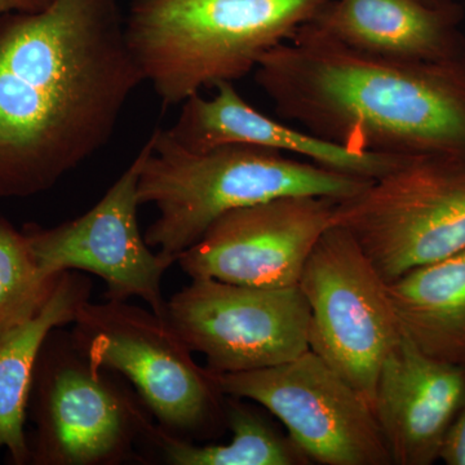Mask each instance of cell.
Returning a JSON list of instances; mask_svg holds the SVG:
<instances>
[{"instance_id": "7", "label": "cell", "mask_w": 465, "mask_h": 465, "mask_svg": "<svg viewBox=\"0 0 465 465\" xmlns=\"http://www.w3.org/2000/svg\"><path fill=\"white\" fill-rule=\"evenodd\" d=\"M347 231L385 282L465 249V155L407 157L336 202Z\"/></svg>"}, {"instance_id": "4", "label": "cell", "mask_w": 465, "mask_h": 465, "mask_svg": "<svg viewBox=\"0 0 465 465\" xmlns=\"http://www.w3.org/2000/svg\"><path fill=\"white\" fill-rule=\"evenodd\" d=\"M329 0H133L125 36L164 108L234 84Z\"/></svg>"}, {"instance_id": "21", "label": "cell", "mask_w": 465, "mask_h": 465, "mask_svg": "<svg viewBox=\"0 0 465 465\" xmlns=\"http://www.w3.org/2000/svg\"><path fill=\"white\" fill-rule=\"evenodd\" d=\"M50 3L51 0H0V18L9 14L38 12Z\"/></svg>"}, {"instance_id": "10", "label": "cell", "mask_w": 465, "mask_h": 465, "mask_svg": "<svg viewBox=\"0 0 465 465\" xmlns=\"http://www.w3.org/2000/svg\"><path fill=\"white\" fill-rule=\"evenodd\" d=\"M166 318L215 375L282 365L311 349V309L299 286L191 280L167 299Z\"/></svg>"}, {"instance_id": "2", "label": "cell", "mask_w": 465, "mask_h": 465, "mask_svg": "<svg viewBox=\"0 0 465 465\" xmlns=\"http://www.w3.org/2000/svg\"><path fill=\"white\" fill-rule=\"evenodd\" d=\"M253 73L281 118L327 142L394 157L465 155V60H388L299 29Z\"/></svg>"}, {"instance_id": "13", "label": "cell", "mask_w": 465, "mask_h": 465, "mask_svg": "<svg viewBox=\"0 0 465 465\" xmlns=\"http://www.w3.org/2000/svg\"><path fill=\"white\" fill-rule=\"evenodd\" d=\"M465 400V370L424 354L402 333L379 370L372 410L391 463L430 465Z\"/></svg>"}, {"instance_id": "15", "label": "cell", "mask_w": 465, "mask_h": 465, "mask_svg": "<svg viewBox=\"0 0 465 465\" xmlns=\"http://www.w3.org/2000/svg\"><path fill=\"white\" fill-rule=\"evenodd\" d=\"M455 25L440 0H329L300 29L388 60H465Z\"/></svg>"}, {"instance_id": "16", "label": "cell", "mask_w": 465, "mask_h": 465, "mask_svg": "<svg viewBox=\"0 0 465 465\" xmlns=\"http://www.w3.org/2000/svg\"><path fill=\"white\" fill-rule=\"evenodd\" d=\"M91 293L87 275L65 272L41 313L0 339V451L11 464L30 465L27 402L43 342L52 330L74 322Z\"/></svg>"}, {"instance_id": "11", "label": "cell", "mask_w": 465, "mask_h": 465, "mask_svg": "<svg viewBox=\"0 0 465 465\" xmlns=\"http://www.w3.org/2000/svg\"><path fill=\"white\" fill-rule=\"evenodd\" d=\"M143 158V146L133 163L84 215L52 228L27 223L23 231L43 273L56 277L74 271L96 275L106 284L105 300L139 298L166 317L162 281L173 264L146 243L137 219Z\"/></svg>"}, {"instance_id": "5", "label": "cell", "mask_w": 465, "mask_h": 465, "mask_svg": "<svg viewBox=\"0 0 465 465\" xmlns=\"http://www.w3.org/2000/svg\"><path fill=\"white\" fill-rule=\"evenodd\" d=\"M27 419L30 465L145 463L155 425L130 382L91 362L63 327L39 351Z\"/></svg>"}, {"instance_id": "6", "label": "cell", "mask_w": 465, "mask_h": 465, "mask_svg": "<svg viewBox=\"0 0 465 465\" xmlns=\"http://www.w3.org/2000/svg\"><path fill=\"white\" fill-rule=\"evenodd\" d=\"M70 332L91 362L130 382L167 433L202 442L226 430V396L215 374L198 365L166 317L128 302L90 300Z\"/></svg>"}, {"instance_id": "19", "label": "cell", "mask_w": 465, "mask_h": 465, "mask_svg": "<svg viewBox=\"0 0 465 465\" xmlns=\"http://www.w3.org/2000/svg\"><path fill=\"white\" fill-rule=\"evenodd\" d=\"M60 277L43 273L23 229L0 217V339L41 313Z\"/></svg>"}, {"instance_id": "18", "label": "cell", "mask_w": 465, "mask_h": 465, "mask_svg": "<svg viewBox=\"0 0 465 465\" xmlns=\"http://www.w3.org/2000/svg\"><path fill=\"white\" fill-rule=\"evenodd\" d=\"M225 420L231 440L210 445L179 439L155 423L150 436L149 455L154 452L163 463L171 465L311 464L289 436L278 432L243 400L226 396Z\"/></svg>"}, {"instance_id": "17", "label": "cell", "mask_w": 465, "mask_h": 465, "mask_svg": "<svg viewBox=\"0 0 465 465\" xmlns=\"http://www.w3.org/2000/svg\"><path fill=\"white\" fill-rule=\"evenodd\" d=\"M401 331L424 354L465 370V249L387 283Z\"/></svg>"}, {"instance_id": "12", "label": "cell", "mask_w": 465, "mask_h": 465, "mask_svg": "<svg viewBox=\"0 0 465 465\" xmlns=\"http://www.w3.org/2000/svg\"><path fill=\"white\" fill-rule=\"evenodd\" d=\"M336 200L283 195L235 208L215 220L177 259L191 280L243 286H298L305 262L331 226Z\"/></svg>"}, {"instance_id": "8", "label": "cell", "mask_w": 465, "mask_h": 465, "mask_svg": "<svg viewBox=\"0 0 465 465\" xmlns=\"http://www.w3.org/2000/svg\"><path fill=\"white\" fill-rule=\"evenodd\" d=\"M298 286L311 309L309 348L372 406L379 370L402 338L387 282L356 240L331 225Z\"/></svg>"}, {"instance_id": "3", "label": "cell", "mask_w": 465, "mask_h": 465, "mask_svg": "<svg viewBox=\"0 0 465 465\" xmlns=\"http://www.w3.org/2000/svg\"><path fill=\"white\" fill-rule=\"evenodd\" d=\"M143 149L137 194L142 206L158 211L143 237L173 264L208 226L235 208L283 195L341 201L371 183L259 146L229 143L192 152L163 128L152 134Z\"/></svg>"}, {"instance_id": "9", "label": "cell", "mask_w": 465, "mask_h": 465, "mask_svg": "<svg viewBox=\"0 0 465 465\" xmlns=\"http://www.w3.org/2000/svg\"><path fill=\"white\" fill-rule=\"evenodd\" d=\"M215 378L225 396L272 412L311 463L393 464L371 403L311 349L282 365Z\"/></svg>"}, {"instance_id": "20", "label": "cell", "mask_w": 465, "mask_h": 465, "mask_svg": "<svg viewBox=\"0 0 465 465\" xmlns=\"http://www.w3.org/2000/svg\"><path fill=\"white\" fill-rule=\"evenodd\" d=\"M440 460L448 465H465V400L446 436Z\"/></svg>"}, {"instance_id": "14", "label": "cell", "mask_w": 465, "mask_h": 465, "mask_svg": "<svg viewBox=\"0 0 465 465\" xmlns=\"http://www.w3.org/2000/svg\"><path fill=\"white\" fill-rule=\"evenodd\" d=\"M180 106L179 118L166 131L177 145L192 152L229 143L259 146L363 180L378 179L407 158L356 152L291 127L253 108L232 84H217L210 99L195 94Z\"/></svg>"}, {"instance_id": "1", "label": "cell", "mask_w": 465, "mask_h": 465, "mask_svg": "<svg viewBox=\"0 0 465 465\" xmlns=\"http://www.w3.org/2000/svg\"><path fill=\"white\" fill-rule=\"evenodd\" d=\"M142 84L118 0L0 18V201L51 191L96 154Z\"/></svg>"}]
</instances>
